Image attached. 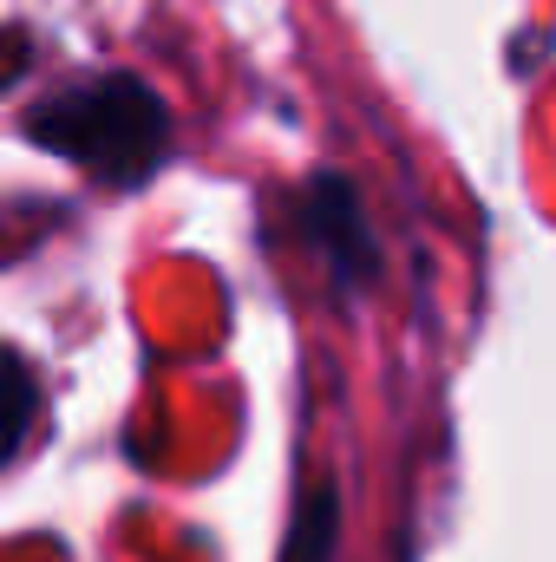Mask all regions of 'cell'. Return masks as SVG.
Masks as SVG:
<instances>
[{"instance_id": "cell-4", "label": "cell", "mask_w": 556, "mask_h": 562, "mask_svg": "<svg viewBox=\"0 0 556 562\" xmlns=\"http://www.w3.org/2000/svg\"><path fill=\"white\" fill-rule=\"evenodd\" d=\"M7 373H13V419H7L0 438H7V451H20V438H26V419H33V400H40V393H33V373H26V360H20V353H7Z\"/></svg>"}, {"instance_id": "cell-3", "label": "cell", "mask_w": 556, "mask_h": 562, "mask_svg": "<svg viewBox=\"0 0 556 562\" xmlns=\"http://www.w3.org/2000/svg\"><path fill=\"white\" fill-rule=\"evenodd\" d=\"M334 543H341V497H334V484H308L294 504L281 562H334Z\"/></svg>"}, {"instance_id": "cell-2", "label": "cell", "mask_w": 556, "mask_h": 562, "mask_svg": "<svg viewBox=\"0 0 556 562\" xmlns=\"http://www.w3.org/2000/svg\"><path fill=\"white\" fill-rule=\"evenodd\" d=\"M294 223H301L308 249L321 256V269L334 276V288H360V281H374L380 249H374V229H367L360 196H354L341 177H308V190L294 196Z\"/></svg>"}, {"instance_id": "cell-1", "label": "cell", "mask_w": 556, "mask_h": 562, "mask_svg": "<svg viewBox=\"0 0 556 562\" xmlns=\"http://www.w3.org/2000/svg\"><path fill=\"white\" fill-rule=\"evenodd\" d=\"M20 138L92 170L99 183L138 190L170 157V105L138 72H86V79L53 86L40 105H26Z\"/></svg>"}]
</instances>
